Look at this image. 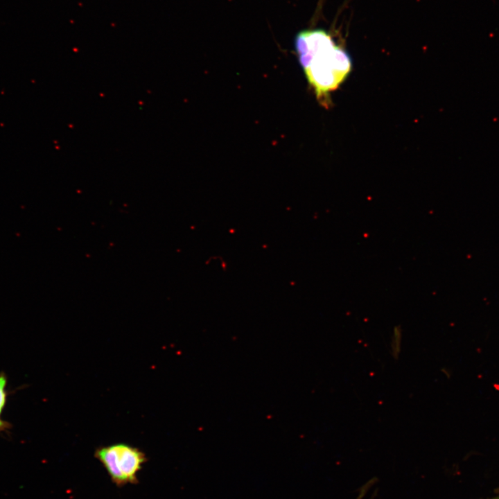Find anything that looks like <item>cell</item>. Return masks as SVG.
Listing matches in <instances>:
<instances>
[{
  "label": "cell",
  "mask_w": 499,
  "mask_h": 499,
  "mask_svg": "<svg viewBox=\"0 0 499 499\" xmlns=\"http://www.w3.org/2000/svg\"><path fill=\"white\" fill-rule=\"evenodd\" d=\"M298 56L308 82L322 102L345 80L352 67L349 53L335 44Z\"/></svg>",
  "instance_id": "cell-1"
},
{
  "label": "cell",
  "mask_w": 499,
  "mask_h": 499,
  "mask_svg": "<svg viewBox=\"0 0 499 499\" xmlns=\"http://www.w3.org/2000/svg\"><path fill=\"white\" fill-rule=\"evenodd\" d=\"M94 456L118 487L138 484V473L148 460L140 449L124 443L99 447Z\"/></svg>",
  "instance_id": "cell-2"
},
{
  "label": "cell",
  "mask_w": 499,
  "mask_h": 499,
  "mask_svg": "<svg viewBox=\"0 0 499 499\" xmlns=\"http://www.w3.org/2000/svg\"><path fill=\"white\" fill-rule=\"evenodd\" d=\"M6 384L7 378L5 374L3 372H1L0 373V414H1L6 403Z\"/></svg>",
  "instance_id": "cell-3"
},
{
  "label": "cell",
  "mask_w": 499,
  "mask_h": 499,
  "mask_svg": "<svg viewBox=\"0 0 499 499\" xmlns=\"http://www.w3.org/2000/svg\"><path fill=\"white\" fill-rule=\"evenodd\" d=\"M10 428V423L3 420L0 417V431H4Z\"/></svg>",
  "instance_id": "cell-4"
},
{
  "label": "cell",
  "mask_w": 499,
  "mask_h": 499,
  "mask_svg": "<svg viewBox=\"0 0 499 499\" xmlns=\"http://www.w3.org/2000/svg\"><path fill=\"white\" fill-rule=\"evenodd\" d=\"M487 499H499V495H498V496H496L492 497V498H487Z\"/></svg>",
  "instance_id": "cell-5"
}]
</instances>
